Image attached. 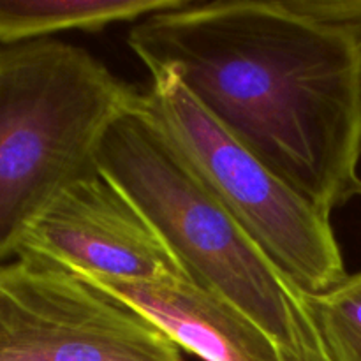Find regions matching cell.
Listing matches in <instances>:
<instances>
[{"label": "cell", "instance_id": "cell-1", "mask_svg": "<svg viewBox=\"0 0 361 361\" xmlns=\"http://www.w3.org/2000/svg\"><path fill=\"white\" fill-rule=\"evenodd\" d=\"M127 44L324 214L361 197V30L303 0H219L145 18Z\"/></svg>", "mask_w": 361, "mask_h": 361}, {"label": "cell", "instance_id": "cell-2", "mask_svg": "<svg viewBox=\"0 0 361 361\" xmlns=\"http://www.w3.org/2000/svg\"><path fill=\"white\" fill-rule=\"evenodd\" d=\"M140 99L80 46L0 48V261L67 189L97 175L102 137Z\"/></svg>", "mask_w": 361, "mask_h": 361}, {"label": "cell", "instance_id": "cell-3", "mask_svg": "<svg viewBox=\"0 0 361 361\" xmlns=\"http://www.w3.org/2000/svg\"><path fill=\"white\" fill-rule=\"evenodd\" d=\"M140 102L102 137L99 173L136 204L194 284L235 303L281 348L291 345L303 319L295 288L145 115Z\"/></svg>", "mask_w": 361, "mask_h": 361}, {"label": "cell", "instance_id": "cell-4", "mask_svg": "<svg viewBox=\"0 0 361 361\" xmlns=\"http://www.w3.org/2000/svg\"><path fill=\"white\" fill-rule=\"evenodd\" d=\"M140 108L296 291L317 295L348 277L330 215L247 152L175 74H152Z\"/></svg>", "mask_w": 361, "mask_h": 361}, {"label": "cell", "instance_id": "cell-5", "mask_svg": "<svg viewBox=\"0 0 361 361\" xmlns=\"http://www.w3.org/2000/svg\"><path fill=\"white\" fill-rule=\"evenodd\" d=\"M0 361H183L150 321L71 271L0 264Z\"/></svg>", "mask_w": 361, "mask_h": 361}, {"label": "cell", "instance_id": "cell-6", "mask_svg": "<svg viewBox=\"0 0 361 361\" xmlns=\"http://www.w3.org/2000/svg\"><path fill=\"white\" fill-rule=\"evenodd\" d=\"M16 257L74 275L192 282L136 204L101 173L67 189L28 229Z\"/></svg>", "mask_w": 361, "mask_h": 361}, {"label": "cell", "instance_id": "cell-7", "mask_svg": "<svg viewBox=\"0 0 361 361\" xmlns=\"http://www.w3.org/2000/svg\"><path fill=\"white\" fill-rule=\"evenodd\" d=\"M150 321L203 361H282L281 345L229 300L194 282H136L78 275Z\"/></svg>", "mask_w": 361, "mask_h": 361}, {"label": "cell", "instance_id": "cell-8", "mask_svg": "<svg viewBox=\"0 0 361 361\" xmlns=\"http://www.w3.org/2000/svg\"><path fill=\"white\" fill-rule=\"evenodd\" d=\"M190 0H0V42L46 39L66 30L97 32L111 23L175 11Z\"/></svg>", "mask_w": 361, "mask_h": 361}, {"label": "cell", "instance_id": "cell-9", "mask_svg": "<svg viewBox=\"0 0 361 361\" xmlns=\"http://www.w3.org/2000/svg\"><path fill=\"white\" fill-rule=\"evenodd\" d=\"M295 293L328 361H361V271L317 295Z\"/></svg>", "mask_w": 361, "mask_h": 361}, {"label": "cell", "instance_id": "cell-10", "mask_svg": "<svg viewBox=\"0 0 361 361\" xmlns=\"http://www.w3.org/2000/svg\"><path fill=\"white\" fill-rule=\"evenodd\" d=\"M303 309V307H302ZM282 361H328L321 348L317 335L303 310V319L300 324V331L296 335V341L288 348H281Z\"/></svg>", "mask_w": 361, "mask_h": 361}]
</instances>
